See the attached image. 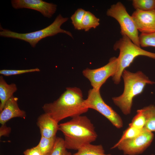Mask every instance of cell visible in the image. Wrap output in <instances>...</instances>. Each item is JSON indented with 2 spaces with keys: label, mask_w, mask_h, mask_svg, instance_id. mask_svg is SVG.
Returning <instances> with one entry per match:
<instances>
[{
  "label": "cell",
  "mask_w": 155,
  "mask_h": 155,
  "mask_svg": "<svg viewBox=\"0 0 155 155\" xmlns=\"http://www.w3.org/2000/svg\"><path fill=\"white\" fill-rule=\"evenodd\" d=\"M117 64V57H113L104 66L94 69L87 68L83 70L82 73L89 81L92 88L100 90L101 86L107 80L114 75L116 71Z\"/></svg>",
  "instance_id": "9"
},
{
  "label": "cell",
  "mask_w": 155,
  "mask_h": 155,
  "mask_svg": "<svg viewBox=\"0 0 155 155\" xmlns=\"http://www.w3.org/2000/svg\"><path fill=\"white\" fill-rule=\"evenodd\" d=\"M131 16L138 31L141 33L155 32V9L150 11L136 10Z\"/></svg>",
  "instance_id": "11"
},
{
  "label": "cell",
  "mask_w": 155,
  "mask_h": 155,
  "mask_svg": "<svg viewBox=\"0 0 155 155\" xmlns=\"http://www.w3.org/2000/svg\"><path fill=\"white\" fill-rule=\"evenodd\" d=\"M145 129L144 128L140 129L129 126L123 132L121 138L116 144H118L124 141L134 138L142 133Z\"/></svg>",
  "instance_id": "23"
},
{
  "label": "cell",
  "mask_w": 155,
  "mask_h": 155,
  "mask_svg": "<svg viewBox=\"0 0 155 155\" xmlns=\"http://www.w3.org/2000/svg\"><path fill=\"white\" fill-rule=\"evenodd\" d=\"M85 106L88 109L95 110L108 119L116 128L120 129L123 125L120 116L103 99L100 90L93 88L88 91L87 98L84 100Z\"/></svg>",
  "instance_id": "7"
},
{
  "label": "cell",
  "mask_w": 155,
  "mask_h": 155,
  "mask_svg": "<svg viewBox=\"0 0 155 155\" xmlns=\"http://www.w3.org/2000/svg\"><path fill=\"white\" fill-rule=\"evenodd\" d=\"M17 90L15 84H8L2 75L0 76V112L3 109L6 102L13 96V94Z\"/></svg>",
  "instance_id": "14"
},
{
  "label": "cell",
  "mask_w": 155,
  "mask_h": 155,
  "mask_svg": "<svg viewBox=\"0 0 155 155\" xmlns=\"http://www.w3.org/2000/svg\"><path fill=\"white\" fill-rule=\"evenodd\" d=\"M151 155H154V154H151Z\"/></svg>",
  "instance_id": "28"
},
{
  "label": "cell",
  "mask_w": 155,
  "mask_h": 155,
  "mask_svg": "<svg viewBox=\"0 0 155 155\" xmlns=\"http://www.w3.org/2000/svg\"><path fill=\"white\" fill-rule=\"evenodd\" d=\"M142 109L147 119L144 128L152 132H155V106L150 105Z\"/></svg>",
  "instance_id": "16"
},
{
  "label": "cell",
  "mask_w": 155,
  "mask_h": 155,
  "mask_svg": "<svg viewBox=\"0 0 155 155\" xmlns=\"http://www.w3.org/2000/svg\"><path fill=\"white\" fill-rule=\"evenodd\" d=\"M67 149L64 139L56 137L53 147L49 155H72Z\"/></svg>",
  "instance_id": "19"
},
{
  "label": "cell",
  "mask_w": 155,
  "mask_h": 155,
  "mask_svg": "<svg viewBox=\"0 0 155 155\" xmlns=\"http://www.w3.org/2000/svg\"><path fill=\"white\" fill-rule=\"evenodd\" d=\"M56 137L47 138L41 136L37 146L43 155H49L53 147Z\"/></svg>",
  "instance_id": "18"
},
{
  "label": "cell",
  "mask_w": 155,
  "mask_h": 155,
  "mask_svg": "<svg viewBox=\"0 0 155 155\" xmlns=\"http://www.w3.org/2000/svg\"><path fill=\"white\" fill-rule=\"evenodd\" d=\"M146 117L142 109L137 111L136 115L133 118L129 126L138 129H144L146 122Z\"/></svg>",
  "instance_id": "20"
},
{
  "label": "cell",
  "mask_w": 155,
  "mask_h": 155,
  "mask_svg": "<svg viewBox=\"0 0 155 155\" xmlns=\"http://www.w3.org/2000/svg\"><path fill=\"white\" fill-rule=\"evenodd\" d=\"M113 48L114 50L119 51V54L117 57V69L112 77V80L116 84L120 83L123 71L130 65L136 57L144 56L155 59V53L142 49L125 35H122V37L116 41Z\"/></svg>",
  "instance_id": "4"
},
{
  "label": "cell",
  "mask_w": 155,
  "mask_h": 155,
  "mask_svg": "<svg viewBox=\"0 0 155 155\" xmlns=\"http://www.w3.org/2000/svg\"><path fill=\"white\" fill-rule=\"evenodd\" d=\"M122 77L124 83L123 92L118 96L113 97L112 100L122 113L127 115L131 113L133 98L143 92L146 84L155 82L140 71L133 73L125 69Z\"/></svg>",
  "instance_id": "3"
},
{
  "label": "cell",
  "mask_w": 155,
  "mask_h": 155,
  "mask_svg": "<svg viewBox=\"0 0 155 155\" xmlns=\"http://www.w3.org/2000/svg\"><path fill=\"white\" fill-rule=\"evenodd\" d=\"M12 7L15 9L27 8L40 12L44 17L50 18L56 12L57 5L42 0H12Z\"/></svg>",
  "instance_id": "10"
},
{
  "label": "cell",
  "mask_w": 155,
  "mask_h": 155,
  "mask_svg": "<svg viewBox=\"0 0 155 155\" xmlns=\"http://www.w3.org/2000/svg\"><path fill=\"white\" fill-rule=\"evenodd\" d=\"M86 11L82 8H78L71 16V19L72 23L75 29L82 30V22Z\"/></svg>",
  "instance_id": "22"
},
{
  "label": "cell",
  "mask_w": 155,
  "mask_h": 155,
  "mask_svg": "<svg viewBox=\"0 0 155 155\" xmlns=\"http://www.w3.org/2000/svg\"><path fill=\"white\" fill-rule=\"evenodd\" d=\"M18 100V98L13 96L6 102L3 109L0 112V123L1 125L5 124L14 118H25L26 112L19 107Z\"/></svg>",
  "instance_id": "12"
},
{
  "label": "cell",
  "mask_w": 155,
  "mask_h": 155,
  "mask_svg": "<svg viewBox=\"0 0 155 155\" xmlns=\"http://www.w3.org/2000/svg\"><path fill=\"white\" fill-rule=\"evenodd\" d=\"M73 155H111L105 153L104 150L101 144L94 145L89 144L80 148Z\"/></svg>",
  "instance_id": "15"
},
{
  "label": "cell",
  "mask_w": 155,
  "mask_h": 155,
  "mask_svg": "<svg viewBox=\"0 0 155 155\" xmlns=\"http://www.w3.org/2000/svg\"><path fill=\"white\" fill-rule=\"evenodd\" d=\"M140 46L155 47V32L150 33H141L139 35Z\"/></svg>",
  "instance_id": "24"
},
{
  "label": "cell",
  "mask_w": 155,
  "mask_h": 155,
  "mask_svg": "<svg viewBox=\"0 0 155 155\" xmlns=\"http://www.w3.org/2000/svg\"><path fill=\"white\" fill-rule=\"evenodd\" d=\"M154 138L153 133L145 129L138 136L116 144L111 149L117 148L125 155H138L142 153L148 148Z\"/></svg>",
  "instance_id": "8"
},
{
  "label": "cell",
  "mask_w": 155,
  "mask_h": 155,
  "mask_svg": "<svg viewBox=\"0 0 155 155\" xmlns=\"http://www.w3.org/2000/svg\"><path fill=\"white\" fill-rule=\"evenodd\" d=\"M40 71V69L38 68L21 70L3 69L0 70V74L4 76H9Z\"/></svg>",
  "instance_id": "25"
},
{
  "label": "cell",
  "mask_w": 155,
  "mask_h": 155,
  "mask_svg": "<svg viewBox=\"0 0 155 155\" xmlns=\"http://www.w3.org/2000/svg\"><path fill=\"white\" fill-rule=\"evenodd\" d=\"M58 123L49 115L45 113L38 117L37 122L41 136L47 138L56 137L59 130Z\"/></svg>",
  "instance_id": "13"
},
{
  "label": "cell",
  "mask_w": 155,
  "mask_h": 155,
  "mask_svg": "<svg viewBox=\"0 0 155 155\" xmlns=\"http://www.w3.org/2000/svg\"><path fill=\"white\" fill-rule=\"evenodd\" d=\"M108 16L114 18L119 23L122 35L128 37L135 45L140 46L138 31L131 16L128 13L124 5L118 2L111 5L106 11Z\"/></svg>",
  "instance_id": "6"
},
{
  "label": "cell",
  "mask_w": 155,
  "mask_h": 155,
  "mask_svg": "<svg viewBox=\"0 0 155 155\" xmlns=\"http://www.w3.org/2000/svg\"><path fill=\"white\" fill-rule=\"evenodd\" d=\"M69 19L59 14L53 22L48 26L41 30L32 32L19 33L6 29L0 26V36H1L18 39L29 43L32 47H35L39 41L48 36L55 35L59 33L65 34L72 38L71 33L61 28V26Z\"/></svg>",
  "instance_id": "5"
},
{
  "label": "cell",
  "mask_w": 155,
  "mask_h": 155,
  "mask_svg": "<svg viewBox=\"0 0 155 155\" xmlns=\"http://www.w3.org/2000/svg\"><path fill=\"white\" fill-rule=\"evenodd\" d=\"M23 153L24 155H43L37 146L26 150Z\"/></svg>",
  "instance_id": "26"
},
{
  "label": "cell",
  "mask_w": 155,
  "mask_h": 155,
  "mask_svg": "<svg viewBox=\"0 0 155 155\" xmlns=\"http://www.w3.org/2000/svg\"><path fill=\"white\" fill-rule=\"evenodd\" d=\"M59 130L64 136L65 146L68 149L77 150L95 141L98 136L93 124L86 116H76L59 124Z\"/></svg>",
  "instance_id": "2"
},
{
  "label": "cell",
  "mask_w": 155,
  "mask_h": 155,
  "mask_svg": "<svg viewBox=\"0 0 155 155\" xmlns=\"http://www.w3.org/2000/svg\"><path fill=\"white\" fill-rule=\"evenodd\" d=\"M11 129L10 127H7L5 124L1 125L0 128V136H7L10 133Z\"/></svg>",
  "instance_id": "27"
},
{
  "label": "cell",
  "mask_w": 155,
  "mask_h": 155,
  "mask_svg": "<svg viewBox=\"0 0 155 155\" xmlns=\"http://www.w3.org/2000/svg\"><path fill=\"white\" fill-rule=\"evenodd\" d=\"M100 19L89 11H87L82 22V30L88 31L92 28H95L100 24Z\"/></svg>",
  "instance_id": "17"
},
{
  "label": "cell",
  "mask_w": 155,
  "mask_h": 155,
  "mask_svg": "<svg viewBox=\"0 0 155 155\" xmlns=\"http://www.w3.org/2000/svg\"><path fill=\"white\" fill-rule=\"evenodd\" d=\"M132 2L135 10L150 11L155 9V0H133Z\"/></svg>",
  "instance_id": "21"
},
{
  "label": "cell",
  "mask_w": 155,
  "mask_h": 155,
  "mask_svg": "<svg viewBox=\"0 0 155 155\" xmlns=\"http://www.w3.org/2000/svg\"><path fill=\"white\" fill-rule=\"evenodd\" d=\"M82 91L76 87H69L57 100L42 107L45 113L58 123L67 117L81 115L89 109L84 104Z\"/></svg>",
  "instance_id": "1"
}]
</instances>
